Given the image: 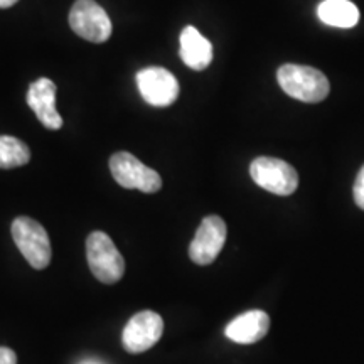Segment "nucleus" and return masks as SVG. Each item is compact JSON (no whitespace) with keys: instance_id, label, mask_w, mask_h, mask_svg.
Masks as SVG:
<instances>
[{"instance_id":"9","label":"nucleus","mask_w":364,"mask_h":364,"mask_svg":"<svg viewBox=\"0 0 364 364\" xmlns=\"http://www.w3.org/2000/svg\"><path fill=\"white\" fill-rule=\"evenodd\" d=\"M164 332V321L157 312L142 311L135 314L134 317L127 322L124 334H122V343H124L125 351L132 354H140L149 351L152 346L159 343Z\"/></svg>"},{"instance_id":"15","label":"nucleus","mask_w":364,"mask_h":364,"mask_svg":"<svg viewBox=\"0 0 364 364\" xmlns=\"http://www.w3.org/2000/svg\"><path fill=\"white\" fill-rule=\"evenodd\" d=\"M353 194H354V201H356L358 206L364 211V166L361 167V171L358 172L356 181H354Z\"/></svg>"},{"instance_id":"16","label":"nucleus","mask_w":364,"mask_h":364,"mask_svg":"<svg viewBox=\"0 0 364 364\" xmlns=\"http://www.w3.org/2000/svg\"><path fill=\"white\" fill-rule=\"evenodd\" d=\"M0 364H17L16 353L9 348H0Z\"/></svg>"},{"instance_id":"12","label":"nucleus","mask_w":364,"mask_h":364,"mask_svg":"<svg viewBox=\"0 0 364 364\" xmlns=\"http://www.w3.org/2000/svg\"><path fill=\"white\" fill-rule=\"evenodd\" d=\"M181 59L194 71H203L213 61V44L193 26L181 33Z\"/></svg>"},{"instance_id":"14","label":"nucleus","mask_w":364,"mask_h":364,"mask_svg":"<svg viewBox=\"0 0 364 364\" xmlns=\"http://www.w3.org/2000/svg\"><path fill=\"white\" fill-rule=\"evenodd\" d=\"M31 161V150L22 140L11 135H0V169H14Z\"/></svg>"},{"instance_id":"13","label":"nucleus","mask_w":364,"mask_h":364,"mask_svg":"<svg viewBox=\"0 0 364 364\" xmlns=\"http://www.w3.org/2000/svg\"><path fill=\"white\" fill-rule=\"evenodd\" d=\"M317 16L324 24L341 29H351L359 21L358 7L349 0H324L317 7Z\"/></svg>"},{"instance_id":"8","label":"nucleus","mask_w":364,"mask_h":364,"mask_svg":"<svg viewBox=\"0 0 364 364\" xmlns=\"http://www.w3.org/2000/svg\"><path fill=\"white\" fill-rule=\"evenodd\" d=\"M136 86L142 98L152 107H169L179 97L176 76L161 66H150L136 73Z\"/></svg>"},{"instance_id":"11","label":"nucleus","mask_w":364,"mask_h":364,"mask_svg":"<svg viewBox=\"0 0 364 364\" xmlns=\"http://www.w3.org/2000/svg\"><path fill=\"white\" fill-rule=\"evenodd\" d=\"M270 329V317L263 311H248L241 314L226 326L225 334L228 339L238 344H253L262 341Z\"/></svg>"},{"instance_id":"17","label":"nucleus","mask_w":364,"mask_h":364,"mask_svg":"<svg viewBox=\"0 0 364 364\" xmlns=\"http://www.w3.org/2000/svg\"><path fill=\"white\" fill-rule=\"evenodd\" d=\"M17 2H19V0H0V9H9Z\"/></svg>"},{"instance_id":"4","label":"nucleus","mask_w":364,"mask_h":364,"mask_svg":"<svg viewBox=\"0 0 364 364\" xmlns=\"http://www.w3.org/2000/svg\"><path fill=\"white\" fill-rule=\"evenodd\" d=\"M255 184L277 196H290L299 188V174L289 162L275 157H257L250 166Z\"/></svg>"},{"instance_id":"5","label":"nucleus","mask_w":364,"mask_h":364,"mask_svg":"<svg viewBox=\"0 0 364 364\" xmlns=\"http://www.w3.org/2000/svg\"><path fill=\"white\" fill-rule=\"evenodd\" d=\"M110 171L122 188L139 189L154 194L162 188V179L157 171L150 169L130 152H117L110 157Z\"/></svg>"},{"instance_id":"7","label":"nucleus","mask_w":364,"mask_h":364,"mask_svg":"<svg viewBox=\"0 0 364 364\" xmlns=\"http://www.w3.org/2000/svg\"><path fill=\"white\" fill-rule=\"evenodd\" d=\"M226 223L220 216H206L196 231L194 240L189 245V258L196 265H211L225 247Z\"/></svg>"},{"instance_id":"6","label":"nucleus","mask_w":364,"mask_h":364,"mask_svg":"<svg viewBox=\"0 0 364 364\" xmlns=\"http://www.w3.org/2000/svg\"><path fill=\"white\" fill-rule=\"evenodd\" d=\"M70 26L90 43H105L112 36V21L95 0H76L70 11Z\"/></svg>"},{"instance_id":"3","label":"nucleus","mask_w":364,"mask_h":364,"mask_svg":"<svg viewBox=\"0 0 364 364\" xmlns=\"http://www.w3.org/2000/svg\"><path fill=\"white\" fill-rule=\"evenodd\" d=\"M12 238L22 257L36 270H44L51 263V241L41 223L19 216L12 223Z\"/></svg>"},{"instance_id":"2","label":"nucleus","mask_w":364,"mask_h":364,"mask_svg":"<svg viewBox=\"0 0 364 364\" xmlns=\"http://www.w3.org/2000/svg\"><path fill=\"white\" fill-rule=\"evenodd\" d=\"M86 260L95 279L102 284H117L125 273L124 257L103 231H93L86 240Z\"/></svg>"},{"instance_id":"10","label":"nucleus","mask_w":364,"mask_h":364,"mask_svg":"<svg viewBox=\"0 0 364 364\" xmlns=\"http://www.w3.org/2000/svg\"><path fill=\"white\" fill-rule=\"evenodd\" d=\"M56 85L49 78H39L27 90V105L46 129L59 130L63 118L56 110Z\"/></svg>"},{"instance_id":"1","label":"nucleus","mask_w":364,"mask_h":364,"mask_svg":"<svg viewBox=\"0 0 364 364\" xmlns=\"http://www.w3.org/2000/svg\"><path fill=\"white\" fill-rule=\"evenodd\" d=\"M280 88L304 103H318L327 98L331 85L322 71L312 66L284 65L277 71Z\"/></svg>"}]
</instances>
